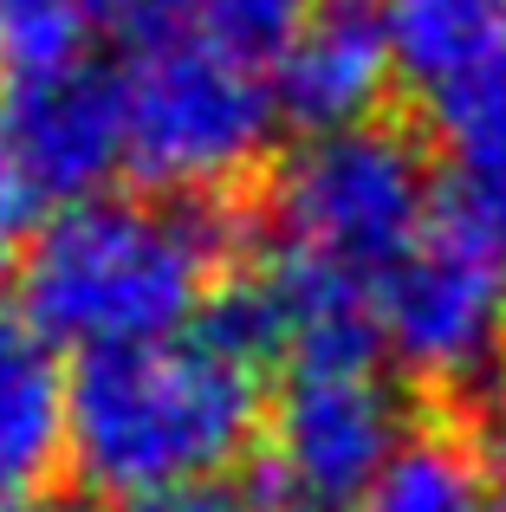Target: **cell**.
<instances>
[{
    "mask_svg": "<svg viewBox=\"0 0 506 512\" xmlns=\"http://www.w3.org/2000/svg\"><path fill=\"white\" fill-rule=\"evenodd\" d=\"M312 7L318 0H176L169 26H189V33H202L208 46L234 52V59L273 65Z\"/></svg>",
    "mask_w": 506,
    "mask_h": 512,
    "instance_id": "cell-14",
    "label": "cell"
},
{
    "mask_svg": "<svg viewBox=\"0 0 506 512\" xmlns=\"http://www.w3.org/2000/svg\"><path fill=\"white\" fill-rule=\"evenodd\" d=\"M0 512H78V506H65V500H39V493H33V500H7Z\"/></svg>",
    "mask_w": 506,
    "mask_h": 512,
    "instance_id": "cell-17",
    "label": "cell"
},
{
    "mask_svg": "<svg viewBox=\"0 0 506 512\" xmlns=\"http://www.w3.org/2000/svg\"><path fill=\"white\" fill-rule=\"evenodd\" d=\"M500 474H506V428H500Z\"/></svg>",
    "mask_w": 506,
    "mask_h": 512,
    "instance_id": "cell-19",
    "label": "cell"
},
{
    "mask_svg": "<svg viewBox=\"0 0 506 512\" xmlns=\"http://www.w3.org/2000/svg\"><path fill=\"white\" fill-rule=\"evenodd\" d=\"M273 357L279 350L234 279L176 338L78 357L65 467L104 500L221 480L260 441Z\"/></svg>",
    "mask_w": 506,
    "mask_h": 512,
    "instance_id": "cell-1",
    "label": "cell"
},
{
    "mask_svg": "<svg viewBox=\"0 0 506 512\" xmlns=\"http://www.w3.org/2000/svg\"><path fill=\"white\" fill-rule=\"evenodd\" d=\"M117 512H253V506L228 480H189V487H156L137 493V500H117Z\"/></svg>",
    "mask_w": 506,
    "mask_h": 512,
    "instance_id": "cell-15",
    "label": "cell"
},
{
    "mask_svg": "<svg viewBox=\"0 0 506 512\" xmlns=\"http://www.w3.org/2000/svg\"><path fill=\"white\" fill-rule=\"evenodd\" d=\"M124 104V169L143 195L208 201L234 195L273 156V130L286 124L266 65L208 46L189 26L137 33V52L117 72Z\"/></svg>",
    "mask_w": 506,
    "mask_h": 512,
    "instance_id": "cell-3",
    "label": "cell"
},
{
    "mask_svg": "<svg viewBox=\"0 0 506 512\" xmlns=\"http://www.w3.org/2000/svg\"><path fill=\"white\" fill-rule=\"evenodd\" d=\"M104 20L85 0H0V85L78 72Z\"/></svg>",
    "mask_w": 506,
    "mask_h": 512,
    "instance_id": "cell-13",
    "label": "cell"
},
{
    "mask_svg": "<svg viewBox=\"0 0 506 512\" xmlns=\"http://www.w3.org/2000/svg\"><path fill=\"white\" fill-rule=\"evenodd\" d=\"M150 7H156V26H169V13H176V0H150ZM156 26H150V33H156Z\"/></svg>",
    "mask_w": 506,
    "mask_h": 512,
    "instance_id": "cell-18",
    "label": "cell"
},
{
    "mask_svg": "<svg viewBox=\"0 0 506 512\" xmlns=\"http://www.w3.org/2000/svg\"><path fill=\"white\" fill-rule=\"evenodd\" d=\"M351 512H500L494 467H487L481 441L461 428H409L396 461Z\"/></svg>",
    "mask_w": 506,
    "mask_h": 512,
    "instance_id": "cell-12",
    "label": "cell"
},
{
    "mask_svg": "<svg viewBox=\"0 0 506 512\" xmlns=\"http://www.w3.org/2000/svg\"><path fill=\"white\" fill-rule=\"evenodd\" d=\"M266 78H273L279 117L299 124L305 137L383 117V98L396 85V52L377 0H318L305 26L286 39V52L266 65Z\"/></svg>",
    "mask_w": 506,
    "mask_h": 512,
    "instance_id": "cell-8",
    "label": "cell"
},
{
    "mask_svg": "<svg viewBox=\"0 0 506 512\" xmlns=\"http://www.w3.org/2000/svg\"><path fill=\"white\" fill-rule=\"evenodd\" d=\"M429 208V150L390 117L299 137L266 182V227L279 247H299L364 279H383L429 234Z\"/></svg>",
    "mask_w": 506,
    "mask_h": 512,
    "instance_id": "cell-4",
    "label": "cell"
},
{
    "mask_svg": "<svg viewBox=\"0 0 506 512\" xmlns=\"http://www.w3.org/2000/svg\"><path fill=\"white\" fill-rule=\"evenodd\" d=\"M20 318L52 350L98 357L189 331L228 286L221 214L169 195H85L20 247Z\"/></svg>",
    "mask_w": 506,
    "mask_h": 512,
    "instance_id": "cell-2",
    "label": "cell"
},
{
    "mask_svg": "<svg viewBox=\"0 0 506 512\" xmlns=\"http://www.w3.org/2000/svg\"><path fill=\"white\" fill-rule=\"evenodd\" d=\"M435 143L448 169V214L506 240V52L435 91Z\"/></svg>",
    "mask_w": 506,
    "mask_h": 512,
    "instance_id": "cell-10",
    "label": "cell"
},
{
    "mask_svg": "<svg viewBox=\"0 0 506 512\" xmlns=\"http://www.w3.org/2000/svg\"><path fill=\"white\" fill-rule=\"evenodd\" d=\"M33 182L20 175V163H13V150L0 143V266H7L13 247H26V234H33Z\"/></svg>",
    "mask_w": 506,
    "mask_h": 512,
    "instance_id": "cell-16",
    "label": "cell"
},
{
    "mask_svg": "<svg viewBox=\"0 0 506 512\" xmlns=\"http://www.w3.org/2000/svg\"><path fill=\"white\" fill-rule=\"evenodd\" d=\"M403 441H409V402L377 350L292 357L266 396L260 422L266 487L299 512L357 506Z\"/></svg>",
    "mask_w": 506,
    "mask_h": 512,
    "instance_id": "cell-6",
    "label": "cell"
},
{
    "mask_svg": "<svg viewBox=\"0 0 506 512\" xmlns=\"http://www.w3.org/2000/svg\"><path fill=\"white\" fill-rule=\"evenodd\" d=\"M377 350L429 396H481L506 376V240L461 214L377 279Z\"/></svg>",
    "mask_w": 506,
    "mask_h": 512,
    "instance_id": "cell-5",
    "label": "cell"
},
{
    "mask_svg": "<svg viewBox=\"0 0 506 512\" xmlns=\"http://www.w3.org/2000/svg\"><path fill=\"white\" fill-rule=\"evenodd\" d=\"M72 370L20 312H0V506L33 500L65 467Z\"/></svg>",
    "mask_w": 506,
    "mask_h": 512,
    "instance_id": "cell-9",
    "label": "cell"
},
{
    "mask_svg": "<svg viewBox=\"0 0 506 512\" xmlns=\"http://www.w3.org/2000/svg\"><path fill=\"white\" fill-rule=\"evenodd\" d=\"M500 512H506V506H500Z\"/></svg>",
    "mask_w": 506,
    "mask_h": 512,
    "instance_id": "cell-20",
    "label": "cell"
},
{
    "mask_svg": "<svg viewBox=\"0 0 506 512\" xmlns=\"http://www.w3.org/2000/svg\"><path fill=\"white\" fill-rule=\"evenodd\" d=\"M396 52V78L435 91L506 52V0H377Z\"/></svg>",
    "mask_w": 506,
    "mask_h": 512,
    "instance_id": "cell-11",
    "label": "cell"
},
{
    "mask_svg": "<svg viewBox=\"0 0 506 512\" xmlns=\"http://www.w3.org/2000/svg\"><path fill=\"white\" fill-rule=\"evenodd\" d=\"M0 143L13 150L39 201L65 208V201L104 195V182L124 169L117 72L78 65L33 85H0Z\"/></svg>",
    "mask_w": 506,
    "mask_h": 512,
    "instance_id": "cell-7",
    "label": "cell"
}]
</instances>
